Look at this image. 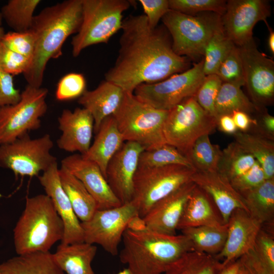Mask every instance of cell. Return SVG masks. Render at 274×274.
I'll use <instances>...</instances> for the list:
<instances>
[{
	"instance_id": "1",
	"label": "cell",
	"mask_w": 274,
	"mask_h": 274,
	"mask_svg": "<svg viewBox=\"0 0 274 274\" xmlns=\"http://www.w3.org/2000/svg\"><path fill=\"white\" fill-rule=\"evenodd\" d=\"M119 49L106 80L125 92L133 93L142 84L161 81L189 68V61L173 50L170 36L164 25L151 27L144 14L123 19Z\"/></svg>"
},
{
	"instance_id": "2",
	"label": "cell",
	"mask_w": 274,
	"mask_h": 274,
	"mask_svg": "<svg viewBox=\"0 0 274 274\" xmlns=\"http://www.w3.org/2000/svg\"><path fill=\"white\" fill-rule=\"evenodd\" d=\"M82 19V0L64 1L34 16L30 29L36 39L35 51L28 69L23 74L27 85L41 87L48 62L62 55L64 42L78 32Z\"/></svg>"
},
{
	"instance_id": "3",
	"label": "cell",
	"mask_w": 274,
	"mask_h": 274,
	"mask_svg": "<svg viewBox=\"0 0 274 274\" xmlns=\"http://www.w3.org/2000/svg\"><path fill=\"white\" fill-rule=\"evenodd\" d=\"M120 261L134 274H162L185 253L192 251L183 234L168 235L126 229L123 235Z\"/></svg>"
},
{
	"instance_id": "4",
	"label": "cell",
	"mask_w": 274,
	"mask_h": 274,
	"mask_svg": "<svg viewBox=\"0 0 274 274\" xmlns=\"http://www.w3.org/2000/svg\"><path fill=\"white\" fill-rule=\"evenodd\" d=\"M63 233V222L49 196L41 194L27 197L13 230L15 251L17 255L49 252L61 241Z\"/></svg>"
},
{
	"instance_id": "5",
	"label": "cell",
	"mask_w": 274,
	"mask_h": 274,
	"mask_svg": "<svg viewBox=\"0 0 274 274\" xmlns=\"http://www.w3.org/2000/svg\"><path fill=\"white\" fill-rule=\"evenodd\" d=\"M168 111L157 109L133 93L125 92L112 116L124 141L138 143L146 150L166 144L163 127Z\"/></svg>"
},
{
	"instance_id": "6",
	"label": "cell",
	"mask_w": 274,
	"mask_h": 274,
	"mask_svg": "<svg viewBox=\"0 0 274 274\" xmlns=\"http://www.w3.org/2000/svg\"><path fill=\"white\" fill-rule=\"evenodd\" d=\"M133 3L128 0H82L81 24L71 41L73 56H78L90 46L107 43L121 29L123 14Z\"/></svg>"
},
{
	"instance_id": "7",
	"label": "cell",
	"mask_w": 274,
	"mask_h": 274,
	"mask_svg": "<svg viewBox=\"0 0 274 274\" xmlns=\"http://www.w3.org/2000/svg\"><path fill=\"white\" fill-rule=\"evenodd\" d=\"M161 20L174 52L193 59L203 56L208 42L222 26L221 16L212 12L189 15L169 9Z\"/></svg>"
},
{
	"instance_id": "8",
	"label": "cell",
	"mask_w": 274,
	"mask_h": 274,
	"mask_svg": "<svg viewBox=\"0 0 274 274\" xmlns=\"http://www.w3.org/2000/svg\"><path fill=\"white\" fill-rule=\"evenodd\" d=\"M195 170L182 165L139 167L133 180L132 201L143 218L158 201L192 181Z\"/></svg>"
},
{
	"instance_id": "9",
	"label": "cell",
	"mask_w": 274,
	"mask_h": 274,
	"mask_svg": "<svg viewBox=\"0 0 274 274\" xmlns=\"http://www.w3.org/2000/svg\"><path fill=\"white\" fill-rule=\"evenodd\" d=\"M217 126V119L200 106L194 96L168 111L163 133L166 144L185 155L198 138L211 134Z\"/></svg>"
},
{
	"instance_id": "10",
	"label": "cell",
	"mask_w": 274,
	"mask_h": 274,
	"mask_svg": "<svg viewBox=\"0 0 274 274\" xmlns=\"http://www.w3.org/2000/svg\"><path fill=\"white\" fill-rule=\"evenodd\" d=\"M46 88L27 85L21 99L13 105L0 107V145L12 143L41 126V118L47 110Z\"/></svg>"
},
{
	"instance_id": "11",
	"label": "cell",
	"mask_w": 274,
	"mask_h": 274,
	"mask_svg": "<svg viewBox=\"0 0 274 274\" xmlns=\"http://www.w3.org/2000/svg\"><path fill=\"white\" fill-rule=\"evenodd\" d=\"M205 76L202 59L186 71L161 81L139 85L133 94L157 109L169 111L184 100L194 96Z\"/></svg>"
},
{
	"instance_id": "12",
	"label": "cell",
	"mask_w": 274,
	"mask_h": 274,
	"mask_svg": "<svg viewBox=\"0 0 274 274\" xmlns=\"http://www.w3.org/2000/svg\"><path fill=\"white\" fill-rule=\"evenodd\" d=\"M53 147L49 134L32 139L26 133L12 143L0 145V166L11 169L15 175L38 177L57 162L50 152Z\"/></svg>"
},
{
	"instance_id": "13",
	"label": "cell",
	"mask_w": 274,
	"mask_h": 274,
	"mask_svg": "<svg viewBox=\"0 0 274 274\" xmlns=\"http://www.w3.org/2000/svg\"><path fill=\"white\" fill-rule=\"evenodd\" d=\"M139 215L131 201L105 210H97L88 221L81 222L84 242L100 245L112 256L118 254V247L130 220Z\"/></svg>"
},
{
	"instance_id": "14",
	"label": "cell",
	"mask_w": 274,
	"mask_h": 274,
	"mask_svg": "<svg viewBox=\"0 0 274 274\" xmlns=\"http://www.w3.org/2000/svg\"><path fill=\"white\" fill-rule=\"evenodd\" d=\"M247 87L252 102L258 108L273 104L274 62L258 49L254 39L237 47Z\"/></svg>"
},
{
	"instance_id": "15",
	"label": "cell",
	"mask_w": 274,
	"mask_h": 274,
	"mask_svg": "<svg viewBox=\"0 0 274 274\" xmlns=\"http://www.w3.org/2000/svg\"><path fill=\"white\" fill-rule=\"evenodd\" d=\"M271 14L269 2L266 0H229L221 16L223 29L237 47L253 39V29L260 21H266Z\"/></svg>"
},
{
	"instance_id": "16",
	"label": "cell",
	"mask_w": 274,
	"mask_h": 274,
	"mask_svg": "<svg viewBox=\"0 0 274 274\" xmlns=\"http://www.w3.org/2000/svg\"><path fill=\"white\" fill-rule=\"evenodd\" d=\"M144 150L138 143L126 141L108 164L106 179L121 204L133 199L134 177L140 156Z\"/></svg>"
},
{
	"instance_id": "17",
	"label": "cell",
	"mask_w": 274,
	"mask_h": 274,
	"mask_svg": "<svg viewBox=\"0 0 274 274\" xmlns=\"http://www.w3.org/2000/svg\"><path fill=\"white\" fill-rule=\"evenodd\" d=\"M228 224V232L222 251L214 256L223 268L239 259L254 246L263 224L243 209H236L231 213Z\"/></svg>"
},
{
	"instance_id": "18",
	"label": "cell",
	"mask_w": 274,
	"mask_h": 274,
	"mask_svg": "<svg viewBox=\"0 0 274 274\" xmlns=\"http://www.w3.org/2000/svg\"><path fill=\"white\" fill-rule=\"evenodd\" d=\"M58 170L56 162L39 176L38 179L63 222L64 233L61 244L69 245L84 242L81 222L61 186Z\"/></svg>"
},
{
	"instance_id": "19",
	"label": "cell",
	"mask_w": 274,
	"mask_h": 274,
	"mask_svg": "<svg viewBox=\"0 0 274 274\" xmlns=\"http://www.w3.org/2000/svg\"><path fill=\"white\" fill-rule=\"evenodd\" d=\"M65 167L78 179L95 199L97 210H105L122 204L110 187L99 166L80 154H74L61 160Z\"/></svg>"
},
{
	"instance_id": "20",
	"label": "cell",
	"mask_w": 274,
	"mask_h": 274,
	"mask_svg": "<svg viewBox=\"0 0 274 274\" xmlns=\"http://www.w3.org/2000/svg\"><path fill=\"white\" fill-rule=\"evenodd\" d=\"M196 185L191 181L156 202L143 218L148 229L176 234L186 203Z\"/></svg>"
},
{
	"instance_id": "21",
	"label": "cell",
	"mask_w": 274,
	"mask_h": 274,
	"mask_svg": "<svg viewBox=\"0 0 274 274\" xmlns=\"http://www.w3.org/2000/svg\"><path fill=\"white\" fill-rule=\"evenodd\" d=\"M58 121L61 131L57 141L58 147L69 152L85 154L91 146L94 130V120L90 112L83 108L73 111L64 109Z\"/></svg>"
},
{
	"instance_id": "22",
	"label": "cell",
	"mask_w": 274,
	"mask_h": 274,
	"mask_svg": "<svg viewBox=\"0 0 274 274\" xmlns=\"http://www.w3.org/2000/svg\"><path fill=\"white\" fill-rule=\"evenodd\" d=\"M191 181L209 194L224 224L228 223L231 213L236 209H243L248 212L241 195L234 188L230 181L218 171L195 172Z\"/></svg>"
},
{
	"instance_id": "23",
	"label": "cell",
	"mask_w": 274,
	"mask_h": 274,
	"mask_svg": "<svg viewBox=\"0 0 274 274\" xmlns=\"http://www.w3.org/2000/svg\"><path fill=\"white\" fill-rule=\"evenodd\" d=\"M125 94L118 85L105 80L92 90H85L79 98L78 103L88 110L94 120L96 133L101 123L113 115L119 107Z\"/></svg>"
},
{
	"instance_id": "24",
	"label": "cell",
	"mask_w": 274,
	"mask_h": 274,
	"mask_svg": "<svg viewBox=\"0 0 274 274\" xmlns=\"http://www.w3.org/2000/svg\"><path fill=\"white\" fill-rule=\"evenodd\" d=\"M96 133L88 151L82 155L95 162L106 178L109 161L120 150L125 141L112 115L102 121Z\"/></svg>"
},
{
	"instance_id": "25",
	"label": "cell",
	"mask_w": 274,
	"mask_h": 274,
	"mask_svg": "<svg viewBox=\"0 0 274 274\" xmlns=\"http://www.w3.org/2000/svg\"><path fill=\"white\" fill-rule=\"evenodd\" d=\"M213 204L209 194L196 185L186 203L178 229L224 224Z\"/></svg>"
},
{
	"instance_id": "26",
	"label": "cell",
	"mask_w": 274,
	"mask_h": 274,
	"mask_svg": "<svg viewBox=\"0 0 274 274\" xmlns=\"http://www.w3.org/2000/svg\"><path fill=\"white\" fill-rule=\"evenodd\" d=\"M0 274H65L53 254L35 252L18 255L0 264Z\"/></svg>"
},
{
	"instance_id": "27",
	"label": "cell",
	"mask_w": 274,
	"mask_h": 274,
	"mask_svg": "<svg viewBox=\"0 0 274 274\" xmlns=\"http://www.w3.org/2000/svg\"><path fill=\"white\" fill-rule=\"evenodd\" d=\"M97 252V247L85 242L69 245L60 244L54 257L66 274H95L91 263Z\"/></svg>"
},
{
	"instance_id": "28",
	"label": "cell",
	"mask_w": 274,
	"mask_h": 274,
	"mask_svg": "<svg viewBox=\"0 0 274 274\" xmlns=\"http://www.w3.org/2000/svg\"><path fill=\"white\" fill-rule=\"evenodd\" d=\"M58 174L77 217L81 222L89 220L97 210L95 199L83 183L65 167L61 166Z\"/></svg>"
},
{
	"instance_id": "29",
	"label": "cell",
	"mask_w": 274,
	"mask_h": 274,
	"mask_svg": "<svg viewBox=\"0 0 274 274\" xmlns=\"http://www.w3.org/2000/svg\"><path fill=\"white\" fill-rule=\"evenodd\" d=\"M238 261L252 274H274L273 235L262 228L253 247Z\"/></svg>"
},
{
	"instance_id": "30",
	"label": "cell",
	"mask_w": 274,
	"mask_h": 274,
	"mask_svg": "<svg viewBox=\"0 0 274 274\" xmlns=\"http://www.w3.org/2000/svg\"><path fill=\"white\" fill-rule=\"evenodd\" d=\"M188 239L192 251L216 255L223 249L228 232V224L201 226L181 230Z\"/></svg>"
},
{
	"instance_id": "31",
	"label": "cell",
	"mask_w": 274,
	"mask_h": 274,
	"mask_svg": "<svg viewBox=\"0 0 274 274\" xmlns=\"http://www.w3.org/2000/svg\"><path fill=\"white\" fill-rule=\"evenodd\" d=\"M249 214L262 224L273 220L274 215V178L265 180L259 186L239 192Z\"/></svg>"
},
{
	"instance_id": "32",
	"label": "cell",
	"mask_w": 274,
	"mask_h": 274,
	"mask_svg": "<svg viewBox=\"0 0 274 274\" xmlns=\"http://www.w3.org/2000/svg\"><path fill=\"white\" fill-rule=\"evenodd\" d=\"M234 141L260 164L266 179L274 178V141L259 135L237 131Z\"/></svg>"
},
{
	"instance_id": "33",
	"label": "cell",
	"mask_w": 274,
	"mask_h": 274,
	"mask_svg": "<svg viewBox=\"0 0 274 274\" xmlns=\"http://www.w3.org/2000/svg\"><path fill=\"white\" fill-rule=\"evenodd\" d=\"M222 269L221 263L214 256L190 251L173 262L164 274H216Z\"/></svg>"
},
{
	"instance_id": "34",
	"label": "cell",
	"mask_w": 274,
	"mask_h": 274,
	"mask_svg": "<svg viewBox=\"0 0 274 274\" xmlns=\"http://www.w3.org/2000/svg\"><path fill=\"white\" fill-rule=\"evenodd\" d=\"M257 108L240 87L222 82L215 105L216 119L221 115H231L235 111H242L251 115Z\"/></svg>"
},
{
	"instance_id": "35",
	"label": "cell",
	"mask_w": 274,
	"mask_h": 274,
	"mask_svg": "<svg viewBox=\"0 0 274 274\" xmlns=\"http://www.w3.org/2000/svg\"><path fill=\"white\" fill-rule=\"evenodd\" d=\"M222 150L213 144L209 135L198 138L185 154L196 172L217 171Z\"/></svg>"
},
{
	"instance_id": "36",
	"label": "cell",
	"mask_w": 274,
	"mask_h": 274,
	"mask_svg": "<svg viewBox=\"0 0 274 274\" xmlns=\"http://www.w3.org/2000/svg\"><path fill=\"white\" fill-rule=\"evenodd\" d=\"M256 161L251 154L234 141L222 150L217 171L230 181L247 172Z\"/></svg>"
},
{
	"instance_id": "37",
	"label": "cell",
	"mask_w": 274,
	"mask_h": 274,
	"mask_svg": "<svg viewBox=\"0 0 274 274\" xmlns=\"http://www.w3.org/2000/svg\"><path fill=\"white\" fill-rule=\"evenodd\" d=\"M40 0H10L0 11L3 19L14 31L28 30Z\"/></svg>"
},
{
	"instance_id": "38",
	"label": "cell",
	"mask_w": 274,
	"mask_h": 274,
	"mask_svg": "<svg viewBox=\"0 0 274 274\" xmlns=\"http://www.w3.org/2000/svg\"><path fill=\"white\" fill-rule=\"evenodd\" d=\"M234 46L225 35L222 26L217 30L204 49L202 59L204 75L215 74L221 63Z\"/></svg>"
},
{
	"instance_id": "39",
	"label": "cell",
	"mask_w": 274,
	"mask_h": 274,
	"mask_svg": "<svg viewBox=\"0 0 274 274\" xmlns=\"http://www.w3.org/2000/svg\"><path fill=\"white\" fill-rule=\"evenodd\" d=\"M173 164L192 168L189 161L183 154L174 147L164 144L152 149L144 150L140 156L138 166L158 167Z\"/></svg>"
},
{
	"instance_id": "40",
	"label": "cell",
	"mask_w": 274,
	"mask_h": 274,
	"mask_svg": "<svg viewBox=\"0 0 274 274\" xmlns=\"http://www.w3.org/2000/svg\"><path fill=\"white\" fill-rule=\"evenodd\" d=\"M222 82L241 87L245 86V75L238 48H232L220 64L216 74Z\"/></svg>"
},
{
	"instance_id": "41",
	"label": "cell",
	"mask_w": 274,
	"mask_h": 274,
	"mask_svg": "<svg viewBox=\"0 0 274 274\" xmlns=\"http://www.w3.org/2000/svg\"><path fill=\"white\" fill-rule=\"evenodd\" d=\"M169 8L189 15L212 12L222 16L226 9V1L223 0H168Z\"/></svg>"
},
{
	"instance_id": "42",
	"label": "cell",
	"mask_w": 274,
	"mask_h": 274,
	"mask_svg": "<svg viewBox=\"0 0 274 274\" xmlns=\"http://www.w3.org/2000/svg\"><path fill=\"white\" fill-rule=\"evenodd\" d=\"M222 83L217 75H207L194 95L200 106L215 118V102Z\"/></svg>"
},
{
	"instance_id": "43",
	"label": "cell",
	"mask_w": 274,
	"mask_h": 274,
	"mask_svg": "<svg viewBox=\"0 0 274 274\" xmlns=\"http://www.w3.org/2000/svg\"><path fill=\"white\" fill-rule=\"evenodd\" d=\"M1 41L10 49L25 56L31 62L35 51L36 39L30 29L22 32L13 31L5 33Z\"/></svg>"
},
{
	"instance_id": "44",
	"label": "cell",
	"mask_w": 274,
	"mask_h": 274,
	"mask_svg": "<svg viewBox=\"0 0 274 274\" xmlns=\"http://www.w3.org/2000/svg\"><path fill=\"white\" fill-rule=\"evenodd\" d=\"M86 80L83 75L71 73L59 81L55 97L59 101H67L80 97L86 90Z\"/></svg>"
},
{
	"instance_id": "45",
	"label": "cell",
	"mask_w": 274,
	"mask_h": 274,
	"mask_svg": "<svg viewBox=\"0 0 274 274\" xmlns=\"http://www.w3.org/2000/svg\"><path fill=\"white\" fill-rule=\"evenodd\" d=\"M31 61L8 48L0 41V70L12 76L24 74Z\"/></svg>"
},
{
	"instance_id": "46",
	"label": "cell",
	"mask_w": 274,
	"mask_h": 274,
	"mask_svg": "<svg viewBox=\"0 0 274 274\" xmlns=\"http://www.w3.org/2000/svg\"><path fill=\"white\" fill-rule=\"evenodd\" d=\"M266 179L260 164L256 161L252 167L244 174L233 179L230 183L238 192L254 188Z\"/></svg>"
},
{
	"instance_id": "47",
	"label": "cell",
	"mask_w": 274,
	"mask_h": 274,
	"mask_svg": "<svg viewBox=\"0 0 274 274\" xmlns=\"http://www.w3.org/2000/svg\"><path fill=\"white\" fill-rule=\"evenodd\" d=\"M265 108H257L254 113L255 117H252L253 123L248 132L274 141V117Z\"/></svg>"
},
{
	"instance_id": "48",
	"label": "cell",
	"mask_w": 274,
	"mask_h": 274,
	"mask_svg": "<svg viewBox=\"0 0 274 274\" xmlns=\"http://www.w3.org/2000/svg\"><path fill=\"white\" fill-rule=\"evenodd\" d=\"M149 25L153 28L168 11V0H139Z\"/></svg>"
},
{
	"instance_id": "49",
	"label": "cell",
	"mask_w": 274,
	"mask_h": 274,
	"mask_svg": "<svg viewBox=\"0 0 274 274\" xmlns=\"http://www.w3.org/2000/svg\"><path fill=\"white\" fill-rule=\"evenodd\" d=\"M13 77L0 70V107L15 105L21 99V92L15 88Z\"/></svg>"
},
{
	"instance_id": "50",
	"label": "cell",
	"mask_w": 274,
	"mask_h": 274,
	"mask_svg": "<svg viewBox=\"0 0 274 274\" xmlns=\"http://www.w3.org/2000/svg\"><path fill=\"white\" fill-rule=\"evenodd\" d=\"M233 121L238 130L248 132L253 123L251 115L242 111L233 112L231 115Z\"/></svg>"
},
{
	"instance_id": "51",
	"label": "cell",
	"mask_w": 274,
	"mask_h": 274,
	"mask_svg": "<svg viewBox=\"0 0 274 274\" xmlns=\"http://www.w3.org/2000/svg\"><path fill=\"white\" fill-rule=\"evenodd\" d=\"M217 125L220 131L227 134L233 135L238 131L231 115H223L218 117Z\"/></svg>"
},
{
	"instance_id": "52",
	"label": "cell",
	"mask_w": 274,
	"mask_h": 274,
	"mask_svg": "<svg viewBox=\"0 0 274 274\" xmlns=\"http://www.w3.org/2000/svg\"><path fill=\"white\" fill-rule=\"evenodd\" d=\"M126 229L133 231H141L146 229L147 227L143 218L137 215L130 220Z\"/></svg>"
},
{
	"instance_id": "53",
	"label": "cell",
	"mask_w": 274,
	"mask_h": 274,
	"mask_svg": "<svg viewBox=\"0 0 274 274\" xmlns=\"http://www.w3.org/2000/svg\"><path fill=\"white\" fill-rule=\"evenodd\" d=\"M240 266V263L237 260L224 267L220 271L219 274H237Z\"/></svg>"
},
{
	"instance_id": "54",
	"label": "cell",
	"mask_w": 274,
	"mask_h": 274,
	"mask_svg": "<svg viewBox=\"0 0 274 274\" xmlns=\"http://www.w3.org/2000/svg\"><path fill=\"white\" fill-rule=\"evenodd\" d=\"M268 46L270 52L274 54V32L272 30H270L269 35L268 38Z\"/></svg>"
},
{
	"instance_id": "55",
	"label": "cell",
	"mask_w": 274,
	"mask_h": 274,
	"mask_svg": "<svg viewBox=\"0 0 274 274\" xmlns=\"http://www.w3.org/2000/svg\"><path fill=\"white\" fill-rule=\"evenodd\" d=\"M3 18L0 12V41L2 40L4 35L5 34L4 27L2 25Z\"/></svg>"
},
{
	"instance_id": "56",
	"label": "cell",
	"mask_w": 274,
	"mask_h": 274,
	"mask_svg": "<svg viewBox=\"0 0 274 274\" xmlns=\"http://www.w3.org/2000/svg\"><path fill=\"white\" fill-rule=\"evenodd\" d=\"M114 274H134L132 271L128 268H124L123 270L119 271Z\"/></svg>"
},
{
	"instance_id": "57",
	"label": "cell",
	"mask_w": 274,
	"mask_h": 274,
	"mask_svg": "<svg viewBox=\"0 0 274 274\" xmlns=\"http://www.w3.org/2000/svg\"><path fill=\"white\" fill-rule=\"evenodd\" d=\"M237 274H252L249 271L241 265Z\"/></svg>"
}]
</instances>
